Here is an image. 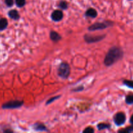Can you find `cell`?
Returning a JSON list of instances; mask_svg holds the SVG:
<instances>
[{"label":"cell","mask_w":133,"mask_h":133,"mask_svg":"<svg viewBox=\"0 0 133 133\" xmlns=\"http://www.w3.org/2000/svg\"><path fill=\"white\" fill-rule=\"evenodd\" d=\"M123 57V51L121 48L114 46L110 48L105 56L104 64L107 66H111Z\"/></svg>","instance_id":"obj_1"},{"label":"cell","mask_w":133,"mask_h":133,"mask_svg":"<svg viewBox=\"0 0 133 133\" xmlns=\"http://www.w3.org/2000/svg\"><path fill=\"white\" fill-rule=\"evenodd\" d=\"M57 74L58 76L62 79H68L70 74V65L66 62H62L58 66Z\"/></svg>","instance_id":"obj_2"},{"label":"cell","mask_w":133,"mask_h":133,"mask_svg":"<svg viewBox=\"0 0 133 133\" xmlns=\"http://www.w3.org/2000/svg\"><path fill=\"white\" fill-rule=\"evenodd\" d=\"M114 23L110 22H97V23H94L93 25L90 26L88 29L90 31H98V30H103L107 27L112 26Z\"/></svg>","instance_id":"obj_3"},{"label":"cell","mask_w":133,"mask_h":133,"mask_svg":"<svg viewBox=\"0 0 133 133\" xmlns=\"http://www.w3.org/2000/svg\"><path fill=\"white\" fill-rule=\"evenodd\" d=\"M23 105V101H18V100H14V101H10L8 102L5 103L3 104L1 108L3 109H19L22 105Z\"/></svg>","instance_id":"obj_4"},{"label":"cell","mask_w":133,"mask_h":133,"mask_svg":"<svg viewBox=\"0 0 133 133\" xmlns=\"http://www.w3.org/2000/svg\"><path fill=\"white\" fill-rule=\"evenodd\" d=\"M105 35H99V36H92L90 35H84V39L86 41V42L88 43V44H91V43H96L97 42L101 41L103 40L105 38Z\"/></svg>","instance_id":"obj_5"},{"label":"cell","mask_w":133,"mask_h":133,"mask_svg":"<svg viewBox=\"0 0 133 133\" xmlns=\"http://www.w3.org/2000/svg\"><path fill=\"white\" fill-rule=\"evenodd\" d=\"M114 122L116 125H123L126 122L125 114L123 112H118L114 116Z\"/></svg>","instance_id":"obj_6"},{"label":"cell","mask_w":133,"mask_h":133,"mask_svg":"<svg viewBox=\"0 0 133 133\" xmlns=\"http://www.w3.org/2000/svg\"><path fill=\"white\" fill-rule=\"evenodd\" d=\"M63 17V12L61 10H54L51 14V19L54 22H60V21L62 20Z\"/></svg>","instance_id":"obj_7"},{"label":"cell","mask_w":133,"mask_h":133,"mask_svg":"<svg viewBox=\"0 0 133 133\" xmlns=\"http://www.w3.org/2000/svg\"><path fill=\"white\" fill-rule=\"evenodd\" d=\"M50 39L53 42H58L62 39V36L56 31H52L50 32Z\"/></svg>","instance_id":"obj_8"},{"label":"cell","mask_w":133,"mask_h":133,"mask_svg":"<svg viewBox=\"0 0 133 133\" xmlns=\"http://www.w3.org/2000/svg\"><path fill=\"white\" fill-rule=\"evenodd\" d=\"M85 16L87 17H90V18H96L97 16V12L96 10H95L93 8H90L88 10L86 11Z\"/></svg>","instance_id":"obj_9"},{"label":"cell","mask_w":133,"mask_h":133,"mask_svg":"<svg viewBox=\"0 0 133 133\" xmlns=\"http://www.w3.org/2000/svg\"><path fill=\"white\" fill-rule=\"evenodd\" d=\"M33 129L37 131H48L47 127L43 123H36L32 125Z\"/></svg>","instance_id":"obj_10"},{"label":"cell","mask_w":133,"mask_h":133,"mask_svg":"<svg viewBox=\"0 0 133 133\" xmlns=\"http://www.w3.org/2000/svg\"><path fill=\"white\" fill-rule=\"evenodd\" d=\"M8 15H9V16L11 19H14V20H18L19 17H20L19 16V12L16 10H11L10 11H9Z\"/></svg>","instance_id":"obj_11"},{"label":"cell","mask_w":133,"mask_h":133,"mask_svg":"<svg viewBox=\"0 0 133 133\" xmlns=\"http://www.w3.org/2000/svg\"><path fill=\"white\" fill-rule=\"evenodd\" d=\"M8 26V21L6 18H3L0 19V31L6 29Z\"/></svg>","instance_id":"obj_12"},{"label":"cell","mask_w":133,"mask_h":133,"mask_svg":"<svg viewBox=\"0 0 133 133\" xmlns=\"http://www.w3.org/2000/svg\"><path fill=\"white\" fill-rule=\"evenodd\" d=\"M97 129L99 131H102L104 129H110L111 125L110 124H108V123H101L97 125Z\"/></svg>","instance_id":"obj_13"},{"label":"cell","mask_w":133,"mask_h":133,"mask_svg":"<svg viewBox=\"0 0 133 133\" xmlns=\"http://www.w3.org/2000/svg\"><path fill=\"white\" fill-rule=\"evenodd\" d=\"M58 6L60 9H62V10H66L68 7V3L66 1L62 0V1H61L59 2Z\"/></svg>","instance_id":"obj_14"},{"label":"cell","mask_w":133,"mask_h":133,"mask_svg":"<svg viewBox=\"0 0 133 133\" xmlns=\"http://www.w3.org/2000/svg\"><path fill=\"white\" fill-rule=\"evenodd\" d=\"M15 3L18 7H23L26 3L25 0H15Z\"/></svg>","instance_id":"obj_15"},{"label":"cell","mask_w":133,"mask_h":133,"mask_svg":"<svg viewBox=\"0 0 133 133\" xmlns=\"http://www.w3.org/2000/svg\"><path fill=\"white\" fill-rule=\"evenodd\" d=\"M126 103L128 105H132L133 104V94H130L127 96L125 98Z\"/></svg>","instance_id":"obj_16"},{"label":"cell","mask_w":133,"mask_h":133,"mask_svg":"<svg viewBox=\"0 0 133 133\" xmlns=\"http://www.w3.org/2000/svg\"><path fill=\"white\" fill-rule=\"evenodd\" d=\"M133 132V125L132 126H130V127H127L125 129L120 130V131H118V132H122V133H130Z\"/></svg>","instance_id":"obj_17"},{"label":"cell","mask_w":133,"mask_h":133,"mask_svg":"<svg viewBox=\"0 0 133 133\" xmlns=\"http://www.w3.org/2000/svg\"><path fill=\"white\" fill-rule=\"evenodd\" d=\"M123 84L127 87L133 89V81L130 80H124L123 81Z\"/></svg>","instance_id":"obj_18"},{"label":"cell","mask_w":133,"mask_h":133,"mask_svg":"<svg viewBox=\"0 0 133 133\" xmlns=\"http://www.w3.org/2000/svg\"><path fill=\"white\" fill-rule=\"evenodd\" d=\"M5 5L9 7H11L14 5V0H5Z\"/></svg>","instance_id":"obj_19"},{"label":"cell","mask_w":133,"mask_h":133,"mask_svg":"<svg viewBox=\"0 0 133 133\" xmlns=\"http://www.w3.org/2000/svg\"><path fill=\"white\" fill-rule=\"evenodd\" d=\"M83 133H93L94 132V129L90 127H87V128L83 131Z\"/></svg>","instance_id":"obj_20"},{"label":"cell","mask_w":133,"mask_h":133,"mask_svg":"<svg viewBox=\"0 0 133 133\" xmlns=\"http://www.w3.org/2000/svg\"><path fill=\"white\" fill-rule=\"evenodd\" d=\"M59 97H60V96H55V97H51V98H50L49 100H48V101H47L46 103H45V105H49V104L53 102V101H55V100L57 99H58V98H59Z\"/></svg>","instance_id":"obj_21"},{"label":"cell","mask_w":133,"mask_h":133,"mask_svg":"<svg viewBox=\"0 0 133 133\" xmlns=\"http://www.w3.org/2000/svg\"><path fill=\"white\" fill-rule=\"evenodd\" d=\"M130 123H131L132 125H133V114L131 116V118H130Z\"/></svg>","instance_id":"obj_22"},{"label":"cell","mask_w":133,"mask_h":133,"mask_svg":"<svg viewBox=\"0 0 133 133\" xmlns=\"http://www.w3.org/2000/svg\"><path fill=\"white\" fill-rule=\"evenodd\" d=\"M4 132H12V131H11V130H5V131H4Z\"/></svg>","instance_id":"obj_23"}]
</instances>
